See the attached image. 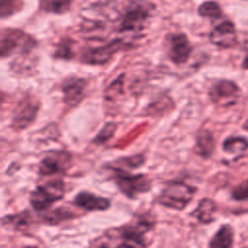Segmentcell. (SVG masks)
I'll use <instances>...</instances> for the list:
<instances>
[{
    "label": "cell",
    "mask_w": 248,
    "mask_h": 248,
    "mask_svg": "<svg viewBox=\"0 0 248 248\" xmlns=\"http://www.w3.org/2000/svg\"><path fill=\"white\" fill-rule=\"evenodd\" d=\"M155 6L146 0H132L124 8L117 32L140 34L150 18Z\"/></svg>",
    "instance_id": "6da1fadb"
},
{
    "label": "cell",
    "mask_w": 248,
    "mask_h": 248,
    "mask_svg": "<svg viewBox=\"0 0 248 248\" xmlns=\"http://www.w3.org/2000/svg\"><path fill=\"white\" fill-rule=\"evenodd\" d=\"M37 46V41L29 34L14 28H4L1 31V57L5 58L16 52L27 53Z\"/></svg>",
    "instance_id": "7a4b0ae2"
},
{
    "label": "cell",
    "mask_w": 248,
    "mask_h": 248,
    "mask_svg": "<svg viewBox=\"0 0 248 248\" xmlns=\"http://www.w3.org/2000/svg\"><path fill=\"white\" fill-rule=\"evenodd\" d=\"M197 189L183 181H171L161 192L158 201L166 207L182 210L192 201Z\"/></svg>",
    "instance_id": "3957f363"
},
{
    "label": "cell",
    "mask_w": 248,
    "mask_h": 248,
    "mask_svg": "<svg viewBox=\"0 0 248 248\" xmlns=\"http://www.w3.org/2000/svg\"><path fill=\"white\" fill-rule=\"evenodd\" d=\"M65 192L64 182L60 179L49 181L38 186L30 196L31 205L35 210L47 209L58 200L62 199Z\"/></svg>",
    "instance_id": "277c9868"
},
{
    "label": "cell",
    "mask_w": 248,
    "mask_h": 248,
    "mask_svg": "<svg viewBox=\"0 0 248 248\" xmlns=\"http://www.w3.org/2000/svg\"><path fill=\"white\" fill-rule=\"evenodd\" d=\"M131 45L126 43L123 39L116 38L107 45L86 49L82 53L80 60L87 65L102 66L107 64L116 52L127 49Z\"/></svg>",
    "instance_id": "5b68a950"
},
{
    "label": "cell",
    "mask_w": 248,
    "mask_h": 248,
    "mask_svg": "<svg viewBox=\"0 0 248 248\" xmlns=\"http://www.w3.org/2000/svg\"><path fill=\"white\" fill-rule=\"evenodd\" d=\"M241 94L240 87L232 80L221 79L216 81L209 89L208 95L212 103L222 107L236 104Z\"/></svg>",
    "instance_id": "8992f818"
},
{
    "label": "cell",
    "mask_w": 248,
    "mask_h": 248,
    "mask_svg": "<svg viewBox=\"0 0 248 248\" xmlns=\"http://www.w3.org/2000/svg\"><path fill=\"white\" fill-rule=\"evenodd\" d=\"M116 172L115 181L119 190L129 198H134L140 193L150 189V181L143 174H130L123 170L114 169Z\"/></svg>",
    "instance_id": "52a82bcc"
},
{
    "label": "cell",
    "mask_w": 248,
    "mask_h": 248,
    "mask_svg": "<svg viewBox=\"0 0 248 248\" xmlns=\"http://www.w3.org/2000/svg\"><path fill=\"white\" fill-rule=\"evenodd\" d=\"M168 55L175 65L186 63L192 53L193 46L184 33H171L167 36Z\"/></svg>",
    "instance_id": "ba28073f"
},
{
    "label": "cell",
    "mask_w": 248,
    "mask_h": 248,
    "mask_svg": "<svg viewBox=\"0 0 248 248\" xmlns=\"http://www.w3.org/2000/svg\"><path fill=\"white\" fill-rule=\"evenodd\" d=\"M39 108V103L32 97H24L15 109L12 126L17 130L26 129L36 119Z\"/></svg>",
    "instance_id": "9c48e42d"
},
{
    "label": "cell",
    "mask_w": 248,
    "mask_h": 248,
    "mask_svg": "<svg viewBox=\"0 0 248 248\" xmlns=\"http://www.w3.org/2000/svg\"><path fill=\"white\" fill-rule=\"evenodd\" d=\"M209 41L212 45L220 48L232 47L237 42L234 24L228 19L221 21L210 31Z\"/></svg>",
    "instance_id": "30bf717a"
},
{
    "label": "cell",
    "mask_w": 248,
    "mask_h": 248,
    "mask_svg": "<svg viewBox=\"0 0 248 248\" xmlns=\"http://www.w3.org/2000/svg\"><path fill=\"white\" fill-rule=\"evenodd\" d=\"M72 156L67 151H54L46 155L40 163L39 171L43 175L62 172L70 167Z\"/></svg>",
    "instance_id": "8fae6325"
},
{
    "label": "cell",
    "mask_w": 248,
    "mask_h": 248,
    "mask_svg": "<svg viewBox=\"0 0 248 248\" xmlns=\"http://www.w3.org/2000/svg\"><path fill=\"white\" fill-rule=\"evenodd\" d=\"M86 80L80 78H69L63 82V102L70 107L78 106L84 98Z\"/></svg>",
    "instance_id": "7c38bea8"
},
{
    "label": "cell",
    "mask_w": 248,
    "mask_h": 248,
    "mask_svg": "<svg viewBox=\"0 0 248 248\" xmlns=\"http://www.w3.org/2000/svg\"><path fill=\"white\" fill-rule=\"evenodd\" d=\"M74 203L88 211L106 210L110 205L109 200L103 197H97L88 192H80L75 197Z\"/></svg>",
    "instance_id": "4fadbf2b"
},
{
    "label": "cell",
    "mask_w": 248,
    "mask_h": 248,
    "mask_svg": "<svg viewBox=\"0 0 248 248\" xmlns=\"http://www.w3.org/2000/svg\"><path fill=\"white\" fill-rule=\"evenodd\" d=\"M217 210V205L214 201L210 199H202L192 215L201 223L208 224L214 220V214Z\"/></svg>",
    "instance_id": "5bb4252c"
},
{
    "label": "cell",
    "mask_w": 248,
    "mask_h": 248,
    "mask_svg": "<svg viewBox=\"0 0 248 248\" xmlns=\"http://www.w3.org/2000/svg\"><path fill=\"white\" fill-rule=\"evenodd\" d=\"M233 243V231L231 226H222L212 236L208 248H232Z\"/></svg>",
    "instance_id": "9a60e30c"
},
{
    "label": "cell",
    "mask_w": 248,
    "mask_h": 248,
    "mask_svg": "<svg viewBox=\"0 0 248 248\" xmlns=\"http://www.w3.org/2000/svg\"><path fill=\"white\" fill-rule=\"evenodd\" d=\"M215 140L210 131L202 129L197 135L196 150L202 157H209L214 151Z\"/></svg>",
    "instance_id": "2e32d148"
},
{
    "label": "cell",
    "mask_w": 248,
    "mask_h": 248,
    "mask_svg": "<svg viewBox=\"0 0 248 248\" xmlns=\"http://www.w3.org/2000/svg\"><path fill=\"white\" fill-rule=\"evenodd\" d=\"M72 0H39V8L41 11L61 15L68 12L71 8Z\"/></svg>",
    "instance_id": "e0dca14e"
},
{
    "label": "cell",
    "mask_w": 248,
    "mask_h": 248,
    "mask_svg": "<svg viewBox=\"0 0 248 248\" xmlns=\"http://www.w3.org/2000/svg\"><path fill=\"white\" fill-rule=\"evenodd\" d=\"M248 149V140L243 137H229L223 142V150L230 155H240Z\"/></svg>",
    "instance_id": "ac0fdd59"
},
{
    "label": "cell",
    "mask_w": 248,
    "mask_h": 248,
    "mask_svg": "<svg viewBox=\"0 0 248 248\" xmlns=\"http://www.w3.org/2000/svg\"><path fill=\"white\" fill-rule=\"evenodd\" d=\"M198 14L202 17L209 18L212 20L219 19L223 16L222 8L215 1H205L202 3L198 8Z\"/></svg>",
    "instance_id": "d6986e66"
},
{
    "label": "cell",
    "mask_w": 248,
    "mask_h": 248,
    "mask_svg": "<svg viewBox=\"0 0 248 248\" xmlns=\"http://www.w3.org/2000/svg\"><path fill=\"white\" fill-rule=\"evenodd\" d=\"M123 237V242L118 245L117 248H145L146 244L143 241L142 235L137 234L130 232L126 228L123 229L121 232Z\"/></svg>",
    "instance_id": "ffe728a7"
},
{
    "label": "cell",
    "mask_w": 248,
    "mask_h": 248,
    "mask_svg": "<svg viewBox=\"0 0 248 248\" xmlns=\"http://www.w3.org/2000/svg\"><path fill=\"white\" fill-rule=\"evenodd\" d=\"M116 124L114 122H108L106 123L103 128L100 130V132L96 135L95 139L93 140V142L96 144H102L108 141L115 133L116 131Z\"/></svg>",
    "instance_id": "44dd1931"
},
{
    "label": "cell",
    "mask_w": 248,
    "mask_h": 248,
    "mask_svg": "<svg viewBox=\"0 0 248 248\" xmlns=\"http://www.w3.org/2000/svg\"><path fill=\"white\" fill-rule=\"evenodd\" d=\"M123 78L124 75H120L117 79H115L114 81H112L109 86L107 88L106 90V99L107 100H113L115 99L119 94H121L123 92Z\"/></svg>",
    "instance_id": "7402d4cb"
},
{
    "label": "cell",
    "mask_w": 248,
    "mask_h": 248,
    "mask_svg": "<svg viewBox=\"0 0 248 248\" xmlns=\"http://www.w3.org/2000/svg\"><path fill=\"white\" fill-rule=\"evenodd\" d=\"M21 3L18 0H1V17L5 18L6 16H10L16 13V11L19 10Z\"/></svg>",
    "instance_id": "603a6c76"
},
{
    "label": "cell",
    "mask_w": 248,
    "mask_h": 248,
    "mask_svg": "<svg viewBox=\"0 0 248 248\" xmlns=\"http://www.w3.org/2000/svg\"><path fill=\"white\" fill-rule=\"evenodd\" d=\"M54 56L56 58H61V59H72V57L74 56V52L71 47L70 41L61 42L57 46Z\"/></svg>",
    "instance_id": "cb8c5ba5"
},
{
    "label": "cell",
    "mask_w": 248,
    "mask_h": 248,
    "mask_svg": "<svg viewBox=\"0 0 248 248\" xmlns=\"http://www.w3.org/2000/svg\"><path fill=\"white\" fill-rule=\"evenodd\" d=\"M144 162V157L141 154H137L134 156H129V157H124V158H120L119 160L116 161L118 166H126L132 169L138 168L140 166H141Z\"/></svg>",
    "instance_id": "d4e9b609"
},
{
    "label": "cell",
    "mask_w": 248,
    "mask_h": 248,
    "mask_svg": "<svg viewBox=\"0 0 248 248\" xmlns=\"http://www.w3.org/2000/svg\"><path fill=\"white\" fill-rule=\"evenodd\" d=\"M232 195L237 201H248V179L238 184L232 190Z\"/></svg>",
    "instance_id": "484cf974"
},
{
    "label": "cell",
    "mask_w": 248,
    "mask_h": 248,
    "mask_svg": "<svg viewBox=\"0 0 248 248\" xmlns=\"http://www.w3.org/2000/svg\"><path fill=\"white\" fill-rule=\"evenodd\" d=\"M242 68H243L244 70H248V51H247V53L245 54L244 59H243V61H242Z\"/></svg>",
    "instance_id": "4316f807"
},
{
    "label": "cell",
    "mask_w": 248,
    "mask_h": 248,
    "mask_svg": "<svg viewBox=\"0 0 248 248\" xmlns=\"http://www.w3.org/2000/svg\"><path fill=\"white\" fill-rule=\"evenodd\" d=\"M242 127H243V129L244 130H246V131H248V116H247V118H246V120L244 121V123H243V125H242Z\"/></svg>",
    "instance_id": "83f0119b"
},
{
    "label": "cell",
    "mask_w": 248,
    "mask_h": 248,
    "mask_svg": "<svg viewBox=\"0 0 248 248\" xmlns=\"http://www.w3.org/2000/svg\"><path fill=\"white\" fill-rule=\"evenodd\" d=\"M100 248H109V247H108L107 245H102Z\"/></svg>",
    "instance_id": "f1b7e54d"
},
{
    "label": "cell",
    "mask_w": 248,
    "mask_h": 248,
    "mask_svg": "<svg viewBox=\"0 0 248 248\" xmlns=\"http://www.w3.org/2000/svg\"><path fill=\"white\" fill-rule=\"evenodd\" d=\"M25 248H37V247H35V246H28V247H25Z\"/></svg>",
    "instance_id": "f546056e"
}]
</instances>
